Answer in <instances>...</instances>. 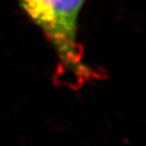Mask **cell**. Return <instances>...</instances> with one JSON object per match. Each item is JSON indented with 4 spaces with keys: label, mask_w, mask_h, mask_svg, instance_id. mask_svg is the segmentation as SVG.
<instances>
[{
    "label": "cell",
    "mask_w": 146,
    "mask_h": 146,
    "mask_svg": "<svg viewBox=\"0 0 146 146\" xmlns=\"http://www.w3.org/2000/svg\"><path fill=\"white\" fill-rule=\"evenodd\" d=\"M53 46L63 75L83 84L98 77L85 63L78 40L80 15L85 0H16Z\"/></svg>",
    "instance_id": "cell-1"
}]
</instances>
